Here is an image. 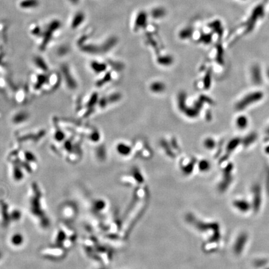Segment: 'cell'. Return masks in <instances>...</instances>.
<instances>
[{"mask_svg": "<svg viewBox=\"0 0 269 269\" xmlns=\"http://www.w3.org/2000/svg\"><path fill=\"white\" fill-rule=\"evenodd\" d=\"M236 126L239 130H245L249 125V120L245 115H240L236 119Z\"/></svg>", "mask_w": 269, "mask_h": 269, "instance_id": "obj_2", "label": "cell"}, {"mask_svg": "<svg viewBox=\"0 0 269 269\" xmlns=\"http://www.w3.org/2000/svg\"><path fill=\"white\" fill-rule=\"evenodd\" d=\"M11 242L14 245H19L23 242V237L21 234H15L13 236Z\"/></svg>", "mask_w": 269, "mask_h": 269, "instance_id": "obj_5", "label": "cell"}, {"mask_svg": "<svg viewBox=\"0 0 269 269\" xmlns=\"http://www.w3.org/2000/svg\"><path fill=\"white\" fill-rule=\"evenodd\" d=\"M265 74H266V76H267V77L269 79V67H268V68L267 69V71H266V72H265Z\"/></svg>", "mask_w": 269, "mask_h": 269, "instance_id": "obj_8", "label": "cell"}, {"mask_svg": "<svg viewBox=\"0 0 269 269\" xmlns=\"http://www.w3.org/2000/svg\"><path fill=\"white\" fill-rule=\"evenodd\" d=\"M199 168L201 171L206 172L210 169V164L206 160L201 161L199 164Z\"/></svg>", "mask_w": 269, "mask_h": 269, "instance_id": "obj_6", "label": "cell"}, {"mask_svg": "<svg viewBox=\"0 0 269 269\" xmlns=\"http://www.w3.org/2000/svg\"><path fill=\"white\" fill-rule=\"evenodd\" d=\"M263 97V94L261 91H253L245 94L236 104L237 110H245L248 107H251L260 102Z\"/></svg>", "mask_w": 269, "mask_h": 269, "instance_id": "obj_1", "label": "cell"}, {"mask_svg": "<svg viewBox=\"0 0 269 269\" xmlns=\"http://www.w3.org/2000/svg\"><path fill=\"white\" fill-rule=\"evenodd\" d=\"M117 151L122 155L126 156L128 155V154L130 153L131 149L128 146L126 145L125 144H119L117 146Z\"/></svg>", "mask_w": 269, "mask_h": 269, "instance_id": "obj_4", "label": "cell"}, {"mask_svg": "<svg viewBox=\"0 0 269 269\" xmlns=\"http://www.w3.org/2000/svg\"><path fill=\"white\" fill-rule=\"evenodd\" d=\"M251 78L252 80L256 84L261 83L262 82V72L260 67L257 65H254L251 68Z\"/></svg>", "mask_w": 269, "mask_h": 269, "instance_id": "obj_3", "label": "cell"}, {"mask_svg": "<svg viewBox=\"0 0 269 269\" xmlns=\"http://www.w3.org/2000/svg\"><path fill=\"white\" fill-rule=\"evenodd\" d=\"M151 89L154 92H161L163 89V85L160 83H155L152 85Z\"/></svg>", "mask_w": 269, "mask_h": 269, "instance_id": "obj_7", "label": "cell"}]
</instances>
